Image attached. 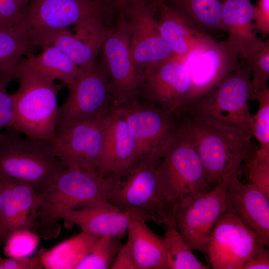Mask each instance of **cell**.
I'll list each match as a JSON object with an SVG mask.
<instances>
[{"instance_id":"6da1fadb","label":"cell","mask_w":269,"mask_h":269,"mask_svg":"<svg viewBox=\"0 0 269 269\" xmlns=\"http://www.w3.org/2000/svg\"><path fill=\"white\" fill-rule=\"evenodd\" d=\"M155 167L150 162L142 161L124 171L105 175L103 199L136 219L178 229L174 214L160 191Z\"/></svg>"},{"instance_id":"7a4b0ae2","label":"cell","mask_w":269,"mask_h":269,"mask_svg":"<svg viewBox=\"0 0 269 269\" xmlns=\"http://www.w3.org/2000/svg\"><path fill=\"white\" fill-rule=\"evenodd\" d=\"M179 116L211 185L229 182L237 176L242 162L252 158L259 148L251 136L239 131L209 124L184 114Z\"/></svg>"},{"instance_id":"3957f363","label":"cell","mask_w":269,"mask_h":269,"mask_svg":"<svg viewBox=\"0 0 269 269\" xmlns=\"http://www.w3.org/2000/svg\"><path fill=\"white\" fill-rule=\"evenodd\" d=\"M14 76L19 79V87L11 94L14 114L10 128L26 138L51 144L56 130L58 94L64 84L20 67L17 62Z\"/></svg>"},{"instance_id":"277c9868","label":"cell","mask_w":269,"mask_h":269,"mask_svg":"<svg viewBox=\"0 0 269 269\" xmlns=\"http://www.w3.org/2000/svg\"><path fill=\"white\" fill-rule=\"evenodd\" d=\"M251 78L247 64L240 63L213 90L179 114L239 131L253 137L248 105L253 94Z\"/></svg>"},{"instance_id":"5b68a950","label":"cell","mask_w":269,"mask_h":269,"mask_svg":"<svg viewBox=\"0 0 269 269\" xmlns=\"http://www.w3.org/2000/svg\"><path fill=\"white\" fill-rule=\"evenodd\" d=\"M0 134V177L31 186L40 195L65 167L50 143L23 138L11 128Z\"/></svg>"},{"instance_id":"8992f818","label":"cell","mask_w":269,"mask_h":269,"mask_svg":"<svg viewBox=\"0 0 269 269\" xmlns=\"http://www.w3.org/2000/svg\"><path fill=\"white\" fill-rule=\"evenodd\" d=\"M155 170L161 194L174 214L182 198L209 190L211 185L180 119L178 128Z\"/></svg>"},{"instance_id":"52a82bcc","label":"cell","mask_w":269,"mask_h":269,"mask_svg":"<svg viewBox=\"0 0 269 269\" xmlns=\"http://www.w3.org/2000/svg\"><path fill=\"white\" fill-rule=\"evenodd\" d=\"M103 178L99 173L78 167L63 169L50 187L40 195L37 234L46 239L57 237L61 230L57 219L60 212L103 199Z\"/></svg>"},{"instance_id":"ba28073f","label":"cell","mask_w":269,"mask_h":269,"mask_svg":"<svg viewBox=\"0 0 269 269\" xmlns=\"http://www.w3.org/2000/svg\"><path fill=\"white\" fill-rule=\"evenodd\" d=\"M120 11L111 0H31L16 28L33 42L45 33L91 17L115 24Z\"/></svg>"},{"instance_id":"9c48e42d","label":"cell","mask_w":269,"mask_h":269,"mask_svg":"<svg viewBox=\"0 0 269 269\" xmlns=\"http://www.w3.org/2000/svg\"><path fill=\"white\" fill-rule=\"evenodd\" d=\"M119 105L134 139L138 161L156 166L178 128V115L138 98Z\"/></svg>"},{"instance_id":"30bf717a","label":"cell","mask_w":269,"mask_h":269,"mask_svg":"<svg viewBox=\"0 0 269 269\" xmlns=\"http://www.w3.org/2000/svg\"><path fill=\"white\" fill-rule=\"evenodd\" d=\"M68 94L59 106L56 130L77 122L107 113L114 101L103 58L91 68H81Z\"/></svg>"},{"instance_id":"8fae6325","label":"cell","mask_w":269,"mask_h":269,"mask_svg":"<svg viewBox=\"0 0 269 269\" xmlns=\"http://www.w3.org/2000/svg\"><path fill=\"white\" fill-rule=\"evenodd\" d=\"M228 182L186 196L174 209L178 230L183 239L193 250L201 252L207 260L209 238L218 219L226 210L225 189Z\"/></svg>"},{"instance_id":"7c38bea8","label":"cell","mask_w":269,"mask_h":269,"mask_svg":"<svg viewBox=\"0 0 269 269\" xmlns=\"http://www.w3.org/2000/svg\"><path fill=\"white\" fill-rule=\"evenodd\" d=\"M109 111L56 132L51 144L64 167L75 166L100 174L104 132Z\"/></svg>"},{"instance_id":"4fadbf2b","label":"cell","mask_w":269,"mask_h":269,"mask_svg":"<svg viewBox=\"0 0 269 269\" xmlns=\"http://www.w3.org/2000/svg\"><path fill=\"white\" fill-rule=\"evenodd\" d=\"M265 247L259 235L226 210L209 238L208 260L213 269H241L250 258Z\"/></svg>"},{"instance_id":"5bb4252c","label":"cell","mask_w":269,"mask_h":269,"mask_svg":"<svg viewBox=\"0 0 269 269\" xmlns=\"http://www.w3.org/2000/svg\"><path fill=\"white\" fill-rule=\"evenodd\" d=\"M101 48L114 101L124 104L138 98L143 73L137 69L133 60L129 30L121 9Z\"/></svg>"},{"instance_id":"9a60e30c","label":"cell","mask_w":269,"mask_h":269,"mask_svg":"<svg viewBox=\"0 0 269 269\" xmlns=\"http://www.w3.org/2000/svg\"><path fill=\"white\" fill-rule=\"evenodd\" d=\"M237 50L226 38L213 39L190 53L184 59L191 85L179 113L213 90L239 65Z\"/></svg>"},{"instance_id":"2e32d148","label":"cell","mask_w":269,"mask_h":269,"mask_svg":"<svg viewBox=\"0 0 269 269\" xmlns=\"http://www.w3.org/2000/svg\"><path fill=\"white\" fill-rule=\"evenodd\" d=\"M158 6L155 1L139 8L130 6L121 8L129 30L133 60L142 73L176 56L159 31L156 18Z\"/></svg>"},{"instance_id":"e0dca14e","label":"cell","mask_w":269,"mask_h":269,"mask_svg":"<svg viewBox=\"0 0 269 269\" xmlns=\"http://www.w3.org/2000/svg\"><path fill=\"white\" fill-rule=\"evenodd\" d=\"M191 85L184 59L175 56L143 73L139 97L144 102L178 114Z\"/></svg>"},{"instance_id":"ac0fdd59","label":"cell","mask_w":269,"mask_h":269,"mask_svg":"<svg viewBox=\"0 0 269 269\" xmlns=\"http://www.w3.org/2000/svg\"><path fill=\"white\" fill-rule=\"evenodd\" d=\"M138 162L134 139L120 105L114 101L106 124L99 172L104 177L124 171Z\"/></svg>"},{"instance_id":"d6986e66","label":"cell","mask_w":269,"mask_h":269,"mask_svg":"<svg viewBox=\"0 0 269 269\" xmlns=\"http://www.w3.org/2000/svg\"><path fill=\"white\" fill-rule=\"evenodd\" d=\"M226 210L235 214L269 246V198L251 183L243 184L237 176L227 184Z\"/></svg>"},{"instance_id":"ffe728a7","label":"cell","mask_w":269,"mask_h":269,"mask_svg":"<svg viewBox=\"0 0 269 269\" xmlns=\"http://www.w3.org/2000/svg\"><path fill=\"white\" fill-rule=\"evenodd\" d=\"M57 219L77 225L82 231L93 235L121 239L127 233L131 220L136 218L102 199L88 203L81 209L63 211L57 215Z\"/></svg>"},{"instance_id":"44dd1931","label":"cell","mask_w":269,"mask_h":269,"mask_svg":"<svg viewBox=\"0 0 269 269\" xmlns=\"http://www.w3.org/2000/svg\"><path fill=\"white\" fill-rule=\"evenodd\" d=\"M0 183L2 214L8 235L19 229L36 233L41 207L40 195L29 185L7 178L0 177Z\"/></svg>"},{"instance_id":"7402d4cb","label":"cell","mask_w":269,"mask_h":269,"mask_svg":"<svg viewBox=\"0 0 269 269\" xmlns=\"http://www.w3.org/2000/svg\"><path fill=\"white\" fill-rule=\"evenodd\" d=\"M250 0H223L222 20L227 39L237 50L240 58L246 60L266 43L255 32Z\"/></svg>"},{"instance_id":"603a6c76","label":"cell","mask_w":269,"mask_h":269,"mask_svg":"<svg viewBox=\"0 0 269 269\" xmlns=\"http://www.w3.org/2000/svg\"><path fill=\"white\" fill-rule=\"evenodd\" d=\"M157 25L174 55L185 59L190 53L211 41L207 33L197 30L184 16L165 3H159Z\"/></svg>"},{"instance_id":"cb8c5ba5","label":"cell","mask_w":269,"mask_h":269,"mask_svg":"<svg viewBox=\"0 0 269 269\" xmlns=\"http://www.w3.org/2000/svg\"><path fill=\"white\" fill-rule=\"evenodd\" d=\"M146 221L131 220L127 230L128 243L136 269H164L165 247L163 237L155 233Z\"/></svg>"},{"instance_id":"d4e9b609","label":"cell","mask_w":269,"mask_h":269,"mask_svg":"<svg viewBox=\"0 0 269 269\" xmlns=\"http://www.w3.org/2000/svg\"><path fill=\"white\" fill-rule=\"evenodd\" d=\"M100 237L84 231L35 256L40 269H76Z\"/></svg>"},{"instance_id":"484cf974","label":"cell","mask_w":269,"mask_h":269,"mask_svg":"<svg viewBox=\"0 0 269 269\" xmlns=\"http://www.w3.org/2000/svg\"><path fill=\"white\" fill-rule=\"evenodd\" d=\"M38 54H29L17 62V65L42 75L60 80L67 86L78 74L79 67L67 55L53 46H45Z\"/></svg>"},{"instance_id":"4316f807","label":"cell","mask_w":269,"mask_h":269,"mask_svg":"<svg viewBox=\"0 0 269 269\" xmlns=\"http://www.w3.org/2000/svg\"><path fill=\"white\" fill-rule=\"evenodd\" d=\"M33 42L37 48L48 46L58 48L79 67L84 68L94 66L100 49L82 40L67 28L45 33Z\"/></svg>"},{"instance_id":"83f0119b","label":"cell","mask_w":269,"mask_h":269,"mask_svg":"<svg viewBox=\"0 0 269 269\" xmlns=\"http://www.w3.org/2000/svg\"><path fill=\"white\" fill-rule=\"evenodd\" d=\"M223 0H167L165 3L184 16L199 31L224 30Z\"/></svg>"},{"instance_id":"f1b7e54d","label":"cell","mask_w":269,"mask_h":269,"mask_svg":"<svg viewBox=\"0 0 269 269\" xmlns=\"http://www.w3.org/2000/svg\"><path fill=\"white\" fill-rule=\"evenodd\" d=\"M165 247L164 269H208L209 266L195 257L193 250L178 230L166 229L163 237Z\"/></svg>"},{"instance_id":"f546056e","label":"cell","mask_w":269,"mask_h":269,"mask_svg":"<svg viewBox=\"0 0 269 269\" xmlns=\"http://www.w3.org/2000/svg\"><path fill=\"white\" fill-rule=\"evenodd\" d=\"M252 100L258 102V110L252 115V133L260 144L255 155L269 158V88L253 93Z\"/></svg>"},{"instance_id":"4dcf8cb0","label":"cell","mask_w":269,"mask_h":269,"mask_svg":"<svg viewBox=\"0 0 269 269\" xmlns=\"http://www.w3.org/2000/svg\"><path fill=\"white\" fill-rule=\"evenodd\" d=\"M37 49L16 27L0 28V67L33 53Z\"/></svg>"},{"instance_id":"1f68e13d","label":"cell","mask_w":269,"mask_h":269,"mask_svg":"<svg viewBox=\"0 0 269 269\" xmlns=\"http://www.w3.org/2000/svg\"><path fill=\"white\" fill-rule=\"evenodd\" d=\"M120 240L111 236L100 237L76 269H110L123 245Z\"/></svg>"},{"instance_id":"d6a6232c","label":"cell","mask_w":269,"mask_h":269,"mask_svg":"<svg viewBox=\"0 0 269 269\" xmlns=\"http://www.w3.org/2000/svg\"><path fill=\"white\" fill-rule=\"evenodd\" d=\"M39 237L30 230H15L8 235L3 243L4 254L10 257H29L38 246Z\"/></svg>"},{"instance_id":"836d02e7","label":"cell","mask_w":269,"mask_h":269,"mask_svg":"<svg viewBox=\"0 0 269 269\" xmlns=\"http://www.w3.org/2000/svg\"><path fill=\"white\" fill-rule=\"evenodd\" d=\"M17 60L0 67V134L4 128H10L13 122V101L7 88L10 81L15 79L14 67Z\"/></svg>"},{"instance_id":"e575fe53","label":"cell","mask_w":269,"mask_h":269,"mask_svg":"<svg viewBox=\"0 0 269 269\" xmlns=\"http://www.w3.org/2000/svg\"><path fill=\"white\" fill-rule=\"evenodd\" d=\"M245 61L250 70L253 93L267 87L269 78V40L263 48L253 53Z\"/></svg>"},{"instance_id":"d590c367","label":"cell","mask_w":269,"mask_h":269,"mask_svg":"<svg viewBox=\"0 0 269 269\" xmlns=\"http://www.w3.org/2000/svg\"><path fill=\"white\" fill-rule=\"evenodd\" d=\"M246 161L249 183L269 198V158H261L255 155Z\"/></svg>"},{"instance_id":"8d00e7d4","label":"cell","mask_w":269,"mask_h":269,"mask_svg":"<svg viewBox=\"0 0 269 269\" xmlns=\"http://www.w3.org/2000/svg\"><path fill=\"white\" fill-rule=\"evenodd\" d=\"M24 12L15 0H0V28L16 27Z\"/></svg>"},{"instance_id":"74e56055","label":"cell","mask_w":269,"mask_h":269,"mask_svg":"<svg viewBox=\"0 0 269 269\" xmlns=\"http://www.w3.org/2000/svg\"><path fill=\"white\" fill-rule=\"evenodd\" d=\"M252 22L254 31L263 36L269 33V0H258L253 5Z\"/></svg>"},{"instance_id":"f35d334b","label":"cell","mask_w":269,"mask_h":269,"mask_svg":"<svg viewBox=\"0 0 269 269\" xmlns=\"http://www.w3.org/2000/svg\"><path fill=\"white\" fill-rule=\"evenodd\" d=\"M0 269H40L37 260L34 257L14 258L0 256Z\"/></svg>"},{"instance_id":"ab89813d","label":"cell","mask_w":269,"mask_h":269,"mask_svg":"<svg viewBox=\"0 0 269 269\" xmlns=\"http://www.w3.org/2000/svg\"><path fill=\"white\" fill-rule=\"evenodd\" d=\"M111 269H136L134 258L127 242L118 251L110 268Z\"/></svg>"},{"instance_id":"60d3db41","label":"cell","mask_w":269,"mask_h":269,"mask_svg":"<svg viewBox=\"0 0 269 269\" xmlns=\"http://www.w3.org/2000/svg\"><path fill=\"white\" fill-rule=\"evenodd\" d=\"M269 269V252L265 248L250 258L241 269Z\"/></svg>"},{"instance_id":"b9f144b4","label":"cell","mask_w":269,"mask_h":269,"mask_svg":"<svg viewBox=\"0 0 269 269\" xmlns=\"http://www.w3.org/2000/svg\"><path fill=\"white\" fill-rule=\"evenodd\" d=\"M120 8L126 6L139 8L147 6L156 1L155 0H111Z\"/></svg>"},{"instance_id":"7bdbcfd3","label":"cell","mask_w":269,"mask_h":269,"mask_svg":"<svg viewBox=\"0 0 269 269\" xmlns=\"http://www.w3.org/2000/svg\"><path fill=\"white\" fill-rule=\"evenodd\" d=\"M8 235V232L5 226L1 211V188L0 183V246L3 244Z\"/></svg>"},{"instance_id":"ee69618b","label":"cell","mask_w":269,"mask_h":269,"mask_svg":"<svg viewBox=\"0 0 269 269\" xmlns=\"http://www.w3.org/2000/svg\"><path fill=\"white\" fill-rule=\"evenodd\" d=\"M19 5L25 11L31 0H15Z\"/></svg>"},{"instance_id":"f6af8a7d","label":"cell","mask_w":269,"mask_h":269,"mask_svg":"<svg viewBox=\"0 0 269 269\" xmlns=\"http://www.w3.org/2000/svg\"><path fill=\"white\" fill-rule=\"evenodd\" d=\"M167 0H155V1L158 3H165Z\"/></svg>"}]
</instances>
